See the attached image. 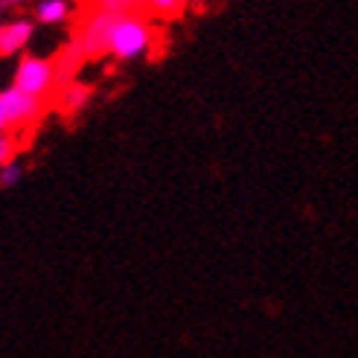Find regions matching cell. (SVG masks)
I'll return each instance as SVG.
<instances>
[{"mask_svg": "<svg viewBox=\"0 0 358 358\" xmlns=\"http://www.w3.org/2000/svg\"><path fill=\"white\" fill-rule=\"evenodd\" d=\"M9 131V122H6V111H3V102H0V134Z\"/></svg>", "mask_w": 358, "mask_h": 358, "instance_id": "4fadbf2b", "label": "cell"}, {"mask_svg": "<svg viewBox=\"0 0 358 358\" xmlns=\"http://www.w3.org/2000/svg\"><path fill=\"white\" fill-rule=\"evenodd\" d=\"M87 96H91V87H85V85H79V82H73V85H67V87H62V91L52 96V105H59V108L64 111V114H76L82 105L87 102Z\"/></svg>", "mask_w": 358, "mask_h": 358, "instance_id": "ba28073f", "label": "cell"}, {"mask_svg": "<svg viewBox=\"0 0 358 358\" xmlns=\"http://www.w3.org/2000/svg\"><path fill=\"white\" fill-rule=\"evenodd\" d=\"M187 0H149V17H175L181 15Z\"/></svg>", "mask_w": 358, "mask_h": 358, "instance_id": "30bf717a", "label": "cell"}, {"mask_svg": "<svg viewBox=\"0 0 358 358\" xmlns=\"http://www.w3.org/2000/svg\"><path fill=\"white\" fill-rule=\"evenodd\" d=\"M149 41H152L149 15H125V17H120V24L111 35L108 56H114L117 62H131L149 50Z\"/></svg>", "mask_w": 358, "mask_h": 358, "instance_id": "7a4b0ae2", "label": "cell"}, {"mask_svg": "<svg viewBox=\"0 0 358 358\" xmlns=\"http://www.w3.org/2000/svg\"><path fill=\"white\" fill-rule=\"evenodd\" d=\"M0 102H3V111H6V122H9V131H17V129H29L35 125L50 108V102L41 99V96H32L27 91H21L17 85L6 87L0 94Z\"/></svg>", "mask_w": 358, "mask_h": 358, "instance_id": "3957f363", "label": "cell"}, {"mask_svg": "<svg viewBox=\"0 0 358 358\" xmlns=\"http://www.w3.org/2000/svg\"><path fill=\"white\" fill-rule=\"evenodd\" d=\"M82 9L108 15H149V0H85Z\"/></svg>", "mask_w": 358, "mask_h": 358, "instance_id": "52a82bcc", "label": "cell"}, {"mask_svg": "<svg viewBox=\"0 0 358 358\" xmlns=\"http://www.w3.org/2000/svg\"><path fill=\"white\" fill-rule=\"evenodd\" d=\"M15 85L21 87V91L41 96L52 105V96H56V70H52V62L27 56L15 70Z\"/></svg>", "mask_w": 358, "mask_h": 358, "instance_id": "277c9868", "label": "cell"}, {"mask_svg": "<svg viewBox=\"0 0 358 358\" xmlns=\"http://www.w3.org/2000/svg\"><path fill=\"white\" fill-rule=\"evenodd\" d=\"M15 155H17V140L9 131H3V134H0V166L12 164Z\"/></svg>", "mask_w": 358, "mask_h": 358, "instance_id": "8fae6325", "label": "cell"}, {"mask_svg": "<svg viewBox=\"0 0 358 358\" xmlns=\"http://www.w3.org/2000/svg\"><path fill=\"white\" fill-rule=\"evenodd\" d=\"M21 178H24V169L21 166H17L15 164V160H12V164H6V166H0V187H15L17 181H21Z\"/></svg>", "mask_w": 358, "mask_h": 358, "instance_id": "7c38bea8", "label": "cell"}, {"mask_svg": "<svg viewBox=\"0 0 358 358\" xmlns=\"http://www.w3.org/2000/svg\"><path fill=\"white\" fill-rule=\"evenodd\" d=\"M67 12H70L67 0H41V3L35 6V17H38L41 24H59L67 17Z\"/></svg>", "mask_w": 358, "mask_h": 358, "instance_id": "9c48e42d", "label": "cell"}, {"mask_svg": "<svg viewBox=\"0 0 358 358\" xmlns=\"http://www.w3.org/2000/svg\"><path fill=\"white\" fill-rule=\"evenodd\" d=\"M24 0H0V6H21Z\"/></svg>", "mask_w": 358, "mask_h": 358, "instance_id": "5bb4252c", "label": "cell"}, {"mask_svg": "<svg viewBox=\"0 0 358 358\" xmlns=\"http://www.w3.org/2000/svg\"><path fill=\"white\" fill-rule=\"evenodd\" d=\"M87 59L79 52V47L70 41L64 50H59L56 56H52V70H56V94L62 91V87H67V85H73L76 82V73L82 70V64H85Z\"/></svg>", "mask_w": 358, "mask_h": 358, "instance_id": "5b68a950", "label": "cell"}, {"mask_svg": "<svg viewBox=\"0 0 358 358\" xmlns=\"http://www.w3.org/2000/svg\"><path fill=\"white\" fill-rule=\"evenodd\" d=\"M120 17L125 15H108V12H85L79 9V24L73 29V44L79 47V52L94 62L111 52V35L120 24Z\"/></svg>", "mask_w": 358, "mask_h": 358, "instance_id": "6da1fadb", "label": "cell"}, {"mask_svg": "<svg viewBox=\"0 0 358 358\" xmlns=\"http://www.w3.org/2000/svg\"><path fill=\"white\" fill-rule=\"evenodd\" d=\"M32 38V21H9L0 24V56L9 59L17 50H24Z\"/></svg>", "mask_w": 358, "mask_h": 358, "instance_id": "8992f818", "label": "cell"}]
</instances>
